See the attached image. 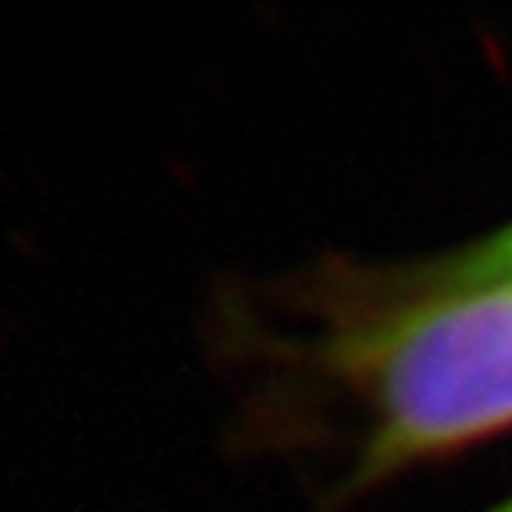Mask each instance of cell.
I'll return each instance as SVG.
<instances>
[{"mask_svg": "<svg viewBox=\"0 0 512 512\" xmlns=\"http://www.w3.org/2000/svg\"><path fill=\"white\" fill-rule=\"evenodd\" d=\"M463 249L480 267H488V271H498V274H512V224H505L495 235L470 242V246H463Z\"/></svg>", "mask_w": 512, "mask_h": 512, "instance_id": "2", "label": "cell"}, {"mask_svg": "<svg viewBox=\"0 0 512 512\" xmlns=\"http://www.w3.org/2000/svg\"><path fill=\"white\" fill-rule=\"evenodd\" d=\"M232 445L328 470V502L512 431V274L466 249L320 256L235 281L207 313Z\"/></svg>", "mask_w": 512, "mask_h": 512, "instance_id": "1", "label": "cell"}]
</instances>
